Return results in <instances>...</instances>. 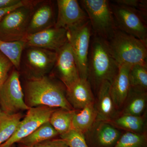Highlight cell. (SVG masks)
Instances as JSON below:
<instances>
[{"label": "cell", "mask_w": 147, "mask_h": 147, "mask_svg": "<svg viewBox=\"0 0 147 147\" xmlns=\"http://www.w3.org/2000/svg\"><path fill=\"white\" fill-rule=\"evenodd\" d=\"M24 90L25 102L29 108L44 106L74 110L66 97L64 88L51 76L26 80Z\"/></svg>", "instance_id": "cell-1"}, {"label": "cell", "mask_w": 147, "mask_h": 147, "mask_svg": "<svg viewBox=\"0 0 147 147\" xmlns=\"http://www.w3.org/2000/svg\"><path fill=\"white\" fill-rule=\"evenodd\" d=\"M88 61V79L98 89L101 83L112 84L117 74L119 66L110 51L108 40L94 36L92 39Z\"/></svg>", "instance_id": "cell-2"}, {"label": "cell", "mask_w": 147, "mask_h": 147, "mask_svg": "<svg viewBox=\"0 0 147 147\" xmlns=\"http://www.w3.org/2000/svg\"><path fill=\"white\" fill-rule=\"evenodd\" d=\"M108 42L119 67L147 65V44L141 40L117 30Z\"/></svg>", "instance_id": "cell-3"}, {"label": "cell", "mask_w": 147, "mask_h": 147, "mask_svg": "<svg viewBox=\"0 0 147 147\" xmlns=\"http://www.w3.org/2000/svg\"><path fill=\"white\" fill-rule=\"evenodd\" d=\"M95 36L108 40L118 29L111 5L107 0L80 1Z\"/></svg>", "instance_id": "cell-4"}, {"label": "cell", "mask_w": 147, "mask_h": 147, "mask_svg": "<svg viewBox=\"0 0 147 147\" xmlns=\"http://www.w3.org/2000/svg\"><path fill=\"white\" fill-rule=\"evenodd\" d=\"M40 0H28L26 4L13 9L0 21V40L3 42L23 40L27 35L30 19Z\"/></svg>", "instance_id": "cell-5"}, {"label": "cell", "mask_w": 147, "mask_h": 147, "mask_svg": "<svg viewBox=\"0 0 147 147\" xmlns=\"http://www.w3.org/2000/svg\"><path fill=\"white\" fill-rule=\"evenodd\" d=\"M54 51L39 47H26L20 63V69L26 80L40 78L52 71L56 59Z\"/></svg>", "instance_id": "cell-6"}, {"label": "cell", "mask_w": 147, "mask_h": 147, "mask_svg": "<svg viewBox=\"0 0 147 147\" xmlns=\"http://www.w3.org/2000/svg\"><path fill=\"white\" fill-rule=\"evenodd\" d=\"M67 31V41L74 55L80 78L88 80V61L92 32L90 21Z\"/></svg>", "instance_id": "cell-7"}, {"label": "cell", "mask_w": 147, "mask_h": 147, "mask_svg": "<svg viewBox=\"0 0 147 147\" xmlns=\"http://www.w3.org/2000/svg\"><path fill=\"white\" fill-rule=\"evenodd\" d=\"M20 73L15 68L0 87V105L5 114L10 115L28 110L20 79Z\"/></svg>", "instance_id": "cell-8"}, {"label": "cell", "mask_w": 147, "mask_h": 147, "mask_svg": "<svg viewBox=\"0 0 147 147\" xmlns=\"http://www.w3.org/2000/svg\"><path fill=\"white\" fill-rule=\"evenodd\" d=\"M111 5L118 30L134 36L147 44L146 17L126 7L117 4Z\"/></svg>", "instance_id": "cell-9"}, {"label": "cell", "mask_w": 147, "mask_h": 147, "mask_svg": "<svg viewBox=\"0 0 147 147\" xmlns=\"http://www.w3.org/2000/svg\"><path fill=\"white\" fill-rule=\"evenodd\" d=\"M56 108L40 106L30 108L24 119L19 123L15 133L1 146L13 145L28 136L43 124L49 121Z\"/></svg>", "instance_id": "cell-10"}, {"label": "cell", "mask_w": 147, "mask_h": 147, "mask_svg": "<svg viewBox=\"0 0 147 147\" xmlns=\"http://www.w3.org/2000/svg\"><path fill=\"white\" fill-rule=\"evenodd\" d=\"M56 53V61L52 71L67 88L80 79L74 55L68 41Z\"/></svg>", "instance_id": "cell-11"}, {"label": "cell", "mask_w": 147, "mask_h": 147, "mask_svg": "<svg viewBox=\"0 0 147 147\" xmlns=\"http://www.w3.org/2000/svg\"><path fill=\"white\" fill-rule=\"evenodd\" d=\"M58 13L55 27L67 30L89 21L86 13L76 0H57Z\"/></svg>", "instance_id": "cell-12"}, {"label": "cell", "mask_w": 147, "mask_h": 147, "mask_svg": "<svg viewBox=\"0 0 147 147\" xmlns=\"http://www.w3.org/2000/svg\"><path fill=\"white\" fill-rule=\"evenodd\" d=\"M23 40L26 47H37L56 52L67 41V31L53 27L27 35Z\"/></svg>", "instance_id": "cell-13"}, {"label": "cell", "mask_w": 147, "mask_h": 147, "mask_svg": "<svg viewBox=\"0 0 147 147\" xmlns=\"http://www.w3.org/2000/svg\"><path fill=\"white\" fill-rule=\"evenodd\" d=\"M56 18L54 2L40 0L33 10L27 35L33 34L55 27Z\"/></svg>", "instance_id": "cell-14"}, {"label": "cell", "mask_w": 147, "mask_h": 147, "mask_svg": "<svg viewBox=\"0 0 147 147\" xmlns=\"http://www.w3.org/2000/svg\"><path fill=\"white\" fill-rule=\"evenodd\" d=\"M66 97L72 108L82 110L94 102L91 86L86 79H80L66 88Z\"/></svg>", "instance_id": "cell-15"}, {"label": "cell", "mask_w": 147, "mask_h": 147, "mask_svg": "<svg viewBox=\"0 0 147 147\" xmlns=\"http://www.w3.org/2000/svg\"><path fill=\"white\" fill-rule=\"evenodd\" d=\"M111 84L108 81L101 83L98 88L95 108L97 121L108 122L115 117L116 107L110 93Z\"/></svg>", "instance_id": "cell-16"}, {"label": "cell", "mask_w": 147, "mask_h": 147, "mask_svg": "<svg viewBox=\"0 0 147 147\" xmlns=\"http://www.w3.org/2000/svg\"><path fill=\"white\" fill-rule=\"evenodd\" d=\"M131 66L119 67L118 72L111 84L110 93L116 107L119 108L125 102L130 89L129 72Z\"/></svg>", "instance_id": "cell-17"}, {"label": "cell", "mask_w": 147, "mask_h": 147, "mask_svg": "<svg viewBox=\"0 0 147 147\" xmlns=\"http://www.w3.org/2000/svg\"><path fill=\"white\" fill-rule=\"evenodd\" d=\"M94 134L97 147H113L121 135L120 131L108 122L98 121Z\"/></svg>", "instance_id": "cell-18"}, {"label": "cell", "mask_w": 147, "mask_h": 147, "mask_svg": "<svg viewBox=\"0 0 147 147\" xmlns=\"http://www.w3.org/2000/svg\"><path fill=\"white\" fill-rule=\"evenodd\" d=\"M79 112L74 111L71 129L82 134L89 131L96 121V113L94 102L90 103Z\"/></svg>", "instance_id": "cell-19"}, {"label": "cell", "mask_w": 147, "mask_h": 147, "mask_svg": "<svg viewBox=\"0 0 147 147\" xmlns=\"http://www.w3.org/2000/svg\"><path fill=\"white\" fill-rule=\"evenodd\" d=\"M146 92L130 87L125 100L123 114L142 116L146 109L147 103Z\"/></svg>", "instance_id": "cell-20"}, {"label": "cell", "mask_w": 147, "mask_h": 147, "mask_svg": "<svg viewBox=\"0 0 147 147\" xmlns=\"http://www.w3.org/2000/svg\"><path fill=\"white\" fill-rule=\"evenodd\" d=\"M59 135L49 121L43 124L28 136L18 142V145L31 147Z\"/></svg>", "instance_id": "cell-21"}, {"label": "cell", "mask_w": 147, "mask_h": 147, "mask_svg": "<svg viewBox=\"0 0 147 147\" xmlns=\"http://www.w3.org/2000/svg\"><path fill=\"white\" fill-rule=\"evenodd\" d=\"M74 110L68 111L58 108L50 116L49 122L59 135L65 134L71 129V123Z\"/></svg>", "instance_id": "cell-22"}, {"label": "cell", "mask_w": 147, "mask_h": 147, "mask_svg": "<svg viewBox=\"0 0 147 147\" xmlns=\"http://www.w3.org/2000/svg\"><path fill=\"white\" fill-rule=\"evenodd\" d=\"M25 47L24 40L3 42L0 40V51L10 61L13 67L18 71L21 57Z\"/></svg>", "instance_id": "cell-23"}, {"label": "cell", "mask_w": 147, "mask_h": 147, "mask_svg": "<svg viewBox=\"0 0 147 147\" xmlns=\"http://www.w3.org/2000/svg\"><path fill=\"white\" fill-rule=\"evenodd\" d=\"M23 117L20 112L13 115L5 114L0 119V146L13 136Z\"/></svg>", "instance_id": "cell-24"}, {"label": "cell", "mask_w": 147, "mask_h": 147, "mask_svg": "<svg viewBox=\"0 0 147 147\" xmlns=\"http://www.w3.org/2000/svg\"><path fill=\"white\" fill-rule=\"evenodd\" d=\"M130 87L146 92L147 89V65L132 66L129 72Z\"/></svg>", "instance_id": "cell-25"}, {"label": "cell", "mask_w": 147, "mask_h": 147, "mask_svg": "<svg viewBox=\"0 0 147 147\" xmlns=\"http://www.w3.org/2000/svg\"><path fill=\"white\" fill-rule=\"evenodd\" d=\"M114 123L119 127L129 131L140 133L144 126L145 119L142 116L123 114L116 119Z\"/></svg>", "instance_id": "cell-26"}, {"label": "cell", "mask_w": 147, "mask_h": 147, "mask_svg": "<svg viewBox=\"0 0 147 147\" xmlns=\"http://www.w3.org/2000/svg\"><path fill=\"white\" fill-rule=\"evenodd\" d=\"M146 135L127 131L121 134L113 147H147Z\"/></svg>", "instance_id": "cell-27"}, {"label": "cell", "mask_w": 147, "mask_h": 147, "mask_svg": "<svg viewBox=\"0 0 147 147\" xmlns=\"http://www.w3.org/2000/svg\"><path fill=\"white\" fill-rule=\"evenodd\" d=\"M60 137L69 147H88L84 134L72 129Z\"/></svg>", "instance_id": "cell-28"}, {"label": "cell", "mask_w": 147, "mask_h": 147, "mask_svg": "<svg viewBox=\"0 0 147 147\" xmlns=\"http://www.w3.org/2000/svg\"><path fill=\"white\" fill-rule=\"evenodd\" d=\"M116 4L123 6L134 9L142 14L146 16L147 1L144 0H116L113 1Z\"/></svg>", "instance_id": "cell-29"}, {"label": "cell", "mask_w": 147, "mask_h": 147, "mask_svg": "<svg viewBox=\"0 0 147 147\" xmlns=\"http://www.w3.org/2000/svg\"><path fill=\"white\" fill-rule=\"evenodd\" d=\"M13 67L10 61L0 51V87L7 79Z\"/></svg>", "instance_id": "cell-30"}, {"label": "cell", "mask_w": 147, "mask_h": 147, "mask_svg": "<svg viewBox=\"0 0 147 147\" xmlns=\"http://www.w3.org/2000/svg\"><path fill=\"white\" fill-rule=\"evenodd\" d=\"M19 147H69L62 139H54L47 140L32 146L28 147L19 145Z\"/></svg>", "instance_id": "cell-31"}, {"label": "cell", "mask_w": 147, "mask_h": 147, "mask_svg": "<svg viewBox=\"0 0 147 147\" xmlns=\"http://www.w3.org/2000/svg\"><path fill=\"white\" fill-rule=\"evenodd\" d=\"M27 1H28V0H22L21 3H19L18 4L16 5L8 7V8L0 9V21L3 18L4 16L6 15L7 13H9L10 11H12L13 9H15L18 8L19 7L26 4L27 2Z\"/></svg>", "instance_id": "cell-32"}, {"label": "cell", "mask_w": 147, "mask_h": 147, "mask_svg": "<svg viewBox=\"0 0 147 147\" xmlns=\"http://www.w3.org/2000/svg\"><path fill=\"white\" fill-rule=\"evenodd\" d=\"M22 0H0V9L13 6L21 2Z\"/></svg>", "instance_id": "cell-33"}, {"label": "cell", "mask_w": 147, "mask_h": 147, "mask_svg": "<svg viewBox=\"0 0 147 147\" xmlns=\"http://www.w3.org/2000/svg\"><path fill=\"white\" fill-rule=\"evenodd\" d=\"M5 114L2 111V110H1V108H0V119Z\"/></svg>", "instance_id": "cell-34"}, {"label": "cell", "mask_w": 147, "mask_h": 147, "mask_svg": "<svg viewBox=\"0 0 147 147\" xmlns=\"http://www.w3.org/2000/svg\"><path fill=\"white\" fill-rule=\"evenodd\" d=\"M0 147H13V145H5V146H0Z\"/></svg>", "instance_id": "cell-35"}, {"label": "cell", "mask_w": 147, "mask_h": 147, "mask_svg": "<svg viewBox=\"0 0 147 147\" xmlns=\"http://www.w3.org/2000/svg\"></svg>", "instance_id": "cell-36"}]
</instances>
